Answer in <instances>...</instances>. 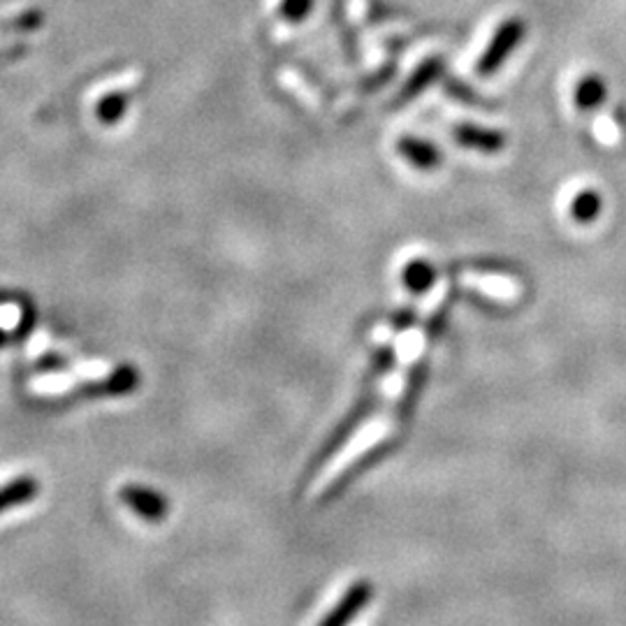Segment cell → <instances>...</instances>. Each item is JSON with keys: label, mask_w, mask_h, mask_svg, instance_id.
Listing matches in <instances>:
<instances>
[{"label": "cell", "mask_w": 626, "mask_h": 626, "mask_svg": "<svg viewBox=\"0 0 626 626\" xmlns=\"http://www.w3.org/2000/svg\"><path fill=\"white\" fill-rule=\"evenodd\" d=\"M605 96H607V88L599 75H585L578 82L576 94H574L578 110H597V107L605 102Z\"/></svg>", "instance_id": "cell-4"}, {"label": "cell", "mask_w": 626, "mask_h": 626, "mask_svg": "<svg viewBox=\"0 0 626 626\" xmlns=\"http://www.w3.org/2000/svg\"><path fill=\"white\" fill-rule=\"evenodd\" d=\"M404 281L410 291H425L429 283L434 281V270L432 265L427 260H410L406 265V272H404Z\"/></svg>", "instance_id": "cell-8"}, {"label": "cell", "mask_w": 626, "mask_h": 626, "mask_svg": "<svg viewBox=\"0 0 626 626\" xmlns=\"http://www.w3.org/2000/svg\"><path fill=\"white\" fill-rule=\"evenodd\" d=\"M525 38V22L511 16V20L501 22L496 33L492 35V40L488 42V49L480 53L478 59V75L488 77L494 75L496 70L504 65V61L515 51V47L523 42Z\"/></svg>", "instance_id": "cell-1"}, {"label": "cell", "mask_w": 626, "mask_h": 626, "mask_svg": "<svg viewBox=\"0 0 626 626\" xmlns=\"http://www.w3.org/2000/svg\"><path fill=\"white\" fill-rule=\"evenodd\" d=\"M439 73H441V61H429V63H425V65L418 70V73H414V77H410V79L406 82V88L402 91V100L420 94L429 82H432L434 77H439Z\"/></svg>", "instance_id": "cell-9"}, {"label": "cell", "mask_w": 626, "mask_h": 626, "mask_svg": "<svg viewBox=\"0 0 626 626\" xmlns=\"http://www.w3.org/2000/svg\"><path fill=\"white\" fill-rule=\"evenodd\" d=\"M0 344H3V334H0Z\"/></svg>", "instance_id": "cell-12"}, {"label": "cell", "mask_w": 626, "mask_h": 626, "mask_svg": "<svg viewBox=\"0 0 626 626\" xmlns=\"http://www.w3.org/2000/svg\"><path fill=\"white\" fill-rule=\"evenodd\" d=\"M24 47L22 45H14V47H0V61H8L14 57H22Z\"/></svg>", "instance_id": "cell-11"}, {"label": "cell", "mask_w": 626, "mask_h": 626, "mask_svg": "<svg viewBox=\"0 0 626 626\" xmlns=\"http://www.w3.org/2000/svg\"><path fill=\"white\" fill-rule=\"evenodd\" d=\"M314 3H316V0H281V3H279L281 20L291 22V24H299V22H304L311 14Z\"/></svg>", "instance_id": "cell-10"}, {"label": "cell", "mask_w": 626, "mask_h": 626, "mask_svg": "<svg viewBox=\"0 0 626 626\" xmlns=\"http://www.w3.org/2000/svg\"><path fill=\"white\" fill-rule=\"evenodd\" d=\"M397 154L406 160L410 168L429 172L441 165V151L432 145V142L414 137V135H402L395 145Z\"/></svg>", "instance_id": "cell-3"}, {"label": "cell", "mask_w": 626, "mask_h": 626, "mask_svg": "<svg viewBox=\"0 0 626 626\" xmlns=\"http://www.w3.org/2000/svg\"><path fill=\"white\" fill-rule=\"evenodd\" d=\"M455 139L462 147L480 151V154H499L506 147V137L494 128H486L478 123H457L453 128Z\"/></svg>", "instance_id": "cell-2"}, {"label": "cell", "mask_w": 626, "mask_h": 626, "mask_svg": "<svg viewBox=\"0 0 626 626\" xmlns=\"http://www.w3.org/2000/svg\"><path fill=\"white\" fill-rule=\"evenodd\" d=\"M125 107H128V94H123V91H114V94H107L98 107H96V112H98V119L102 123H116L123 114H125Z\"/></svg>", "instance_id": "cell-7"}, {"label": "cell", "mask_w": 626, "mask_h": 626, "mask_svg": "<svg viewBox=\"0 0 626 626\" xmlns=\"http://www.w3.org/2000/svg\"><path fill=\"white\" fill-rule=\"evenodd\" d=\"M603 209L601 195L592 188L580 191L574 200H570V217L578 223H592L599 219V213Z\"/></svg>", "instance_id": "cell-6"}, {"label": "cell", "mask_w": 626, "mask_h": 626, "mask_svg": "<svg viewBox=\"0 0 626 626\" xmlns=\"http://www.w3.org/2000/svg\"><path fill=\"white\" fill-rule=\"evenodd\" d=\"M35 492H38V482L33 478H16L12 482H5V486H0V513L5 508L26 504V501L35 496Z\"/></svg>", "instance_id": "cell-5"}]
</instances>
